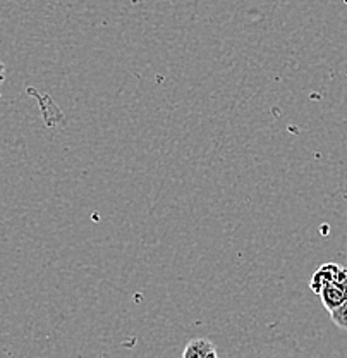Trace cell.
<instances>
[{
  "label": "cell",
  "instance_id": "obj_1",
  "mask_svg": "<svg viewBox=\"0 0 347 358\" xmlns=\"http://www.w3.org/2000/svg\"><path fill=\"white\" fill-rule=\"evenodd\" d=\"M346 274H347V268L344 266H341V264H335V262H327V264H323V266L311 275L309 288H311L313 293L318 294L327 285H330V282L344 278Z\"/></svg>",
  "mask_w": 347,
  "mask_h": 358
},
{
  "label": "cell",
  "instance_id": "obj_2",
  "mask_svg": "<svg viewBox=\"0 0 347 358\" xmlns=\"http://www.w3.org/2000/svg\"><path fill=\"white\" fill-rule=\"evenodd\" d=\"M318 294L320 298H322L323 307H325L328 312L337 310V308L342 307V303L347 300V274L344 278L327 285Z\"/></svg>",
  "mask_w": 347,
  "mask_h": 358
},
{
  "label": "cell",
  "instance_id": "obj_3",
  "mask_svg": "<svg viewBox=\"0 0 347 358\" xmlns=\"http://www.w3.org/2000/svg\"><path fill=\"white\" fill-rule=\"evenodd\" d=\"M182 358H219V353L210 339L195 338L186 345Z\"/></svg>",
  "mask_w": 347,
  "mask_h": 358
},
{
  "label": "cell",
  "instance_id": "obj_4",
  "mask_svg": "<svg viewBox=\"0 0 347 358\" xmlns=\"http://www.w3.org/2000/svg\"><path fill=\"white\" fill-rule=\"evenodd\" d=\"M330 319L335 326L347 331V300L342 303V307L337 308V310L330 312Z\"/></svg>",
  "mask_w": 347,
  "mask_h": 358
},
{
  "label": "cell",
  "instance_id": "obj_5",
  "mask_svg": "<svg viewBox=\"0 0 347 358\" xmlns=\"http://www.w3.org/2000/svg\"><path fill=\"white\" fill-rule=\"evenodd\" d=\"M3 80H6V66H3V62L0 61V85L3 83Z\"/></svg>",
  "mask_w": 347,
  "mask_h": 358
}]
</instances>
